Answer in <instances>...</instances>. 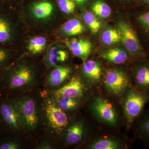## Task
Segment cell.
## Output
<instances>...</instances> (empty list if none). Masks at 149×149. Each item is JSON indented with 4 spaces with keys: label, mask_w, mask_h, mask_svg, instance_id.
<instances>
[{
    "label": "cell",
    "mask_w": 149,
    "mask_h": 149,
    "mask_svg": "<svg viewBox=\"0 0 149 149\" xmlns=\"http://www.w3.org/2000/svg\"><path fill=\"white\" fill-rule=\"evenodd\" d=\"M6 97H13L33 91L39 85V77L35 65L20 61L9 66L1 73Z\"/></svg>",
    "instance_id": "obj_1"
},
{
    "label": "cell",
    "mask_w": 149,
    "mask_h": 149,
    "mask_svg": "<svg viewBox=\"0 0 149 149\" xmlns=\"http://www.w3.org/2000/svg\"><path fill=\"white\" fill-rule=\"evenodd\" d=\"M42 125L52 138L62 136L69 124V118L56 102L53 95L41 96Z\"/></svg>",
    "instance_id": "obj_2"
},
{
    "label": "cell",
    "mask_w": 149,
    "mask_h": 149,
    "mask_svg": "<svg viewBox=\"0 0 149 149\" xmlns=\"http://www.w3.org/2000/svg\"><path fill=\"white\" fill-rule=\"evenodd\" d=\"M29 93L10 98L18 107L27 131L33 132L42 125L41 97L33 95Z\"/></svg>",
    "instance_id": "obj_3"
},
{
    "label": "cell",
    "mask_w": 149,
    "mask_h": 149,
    "mask_svg": "<svg viewBox=\"0 0 149 149\" xmlns=\"http://www.w3.org/2000/svg\"><path fill=\"white\" fill-rule=\"evenodd\" d=\"M0 123L5 133L19 135L27 132L18 107L13 100L8 97L0 99Z\"/></svg>",
    "instance_id": "obj_4"
},
{
    "label": "cell",
    "mask_w": 149,
    "mask_h": 149,
    "mask_svg": "<svg viewBox=\"0 0 149 149\" xmlns=\"http://www.w3.org/2000/svg\"><path fill=\"white\" fill-rule=\"evenodd\" d=\"M149 102V90H131L127 95L124 104V111L127 120L133 122L141 116L146 104Z\"/></svg>",
    "instance_id": "obj_5"
},
{
    "label": "cell",
    "mask_w": 149,
    "mask_h": 149,
    "mask_svg": "<svg viewBox=\"0 0 149 149\" xmlns=\"http://www.w3.org/2000/svg\"><path fill=\"white\" fill-rule=\"evenodd\" d=\"M105 85L112 94L120 95L129 84V78L125 72L118 69H111L106 73Z\"/></svg>",
    "instance_id": "obj_6"
},
{
    "label": "cell",
    "mask_w": 149,
    "mask_h": 149,
    "mask_svg": "<svg viewBox=\"0 0 149 149\" xmlns=\"http://www.w3.org/2000/svg\"><path fill=\"white\" fill-rule=\"evenodd\" d=\"M118 29L120 32L121 42L126 49L135 55H143V49L133 28L124 22H120L118 24Z\"/></svg>",
    "instance_id": "obj_7"
},
{
    "label": "cell",
    "mask_w": 149,
    "mask_h": 149,
    "mask_svg": "<svg viewBox=\"0 0 149 149\" xmlns=\"http://www.w3.org/2000/svg\"><path fill=\"white\" fill-rule=\"evenodd\" d=\"M72 72L70 67L62 65L54 67L46 78V87L51 91L61 88L70 80Z\"/></svg>",
    "instance_id": "obj_8"
},
{
    "label": "cell",
    "mask_w": 149,
    "mask_h": 149,
    "mask_svg": "<svg viewBox=\"0 0 149 149\" xmlns=\"http://www.w3.org/2000/svg\"><path fill=\"white\" fill-rule=\"evenodd\" d=\"M85 90V86L82 80L78 76H74L65 85L57 90L52 91L51 93L54 95L80 100L84 95Z\"/></svg>",
    "instance_id": "obj_9"
},
{
    "label": "cell",
    "mask_w": 149,
    "mask_h": 149,
    "mask_svg": "<svg viewBox=\"0 0 149 149\" xmlns=\"http://www.w3.org/2000/svg\"><path fill=\"white\" fill-rule=\"evenodd\" d=\"M93 109L95 113L104 122L114 125L117 122V116L111 104L105 99L97 97L93 104Z\"/></svg>",
    "instance_id": "obj_10"
},
{
    "label": "cell",
    "mask_w": 149,
    "mask_h": 149,
    "mask_svg": "<svg viewBox=\"0 0 149 149\" xmlns=\"http://www.w3.org/2000/svg\"><path fill=\"white\" fill-rule=\"evenodd\" d=\"M65 44L73 55L84 61L87 59L92 51V43L86 38H72L67 40Z\"/></svg>",
    "instance_id": "obj_11"
},
{
    "label": "cell",
    "mask_w": 149,
    "mask_h": 149,
    "mask_svg": "<svg viewBox=\"0 0 149 149\" xmlns=\"http://www.w3.org/2000/svg\"><path fill=\"white\" fill-rule=\"evenodd\" d=\"M85 131V125L81 120H76L70 123H69L63 134H64L65 144L72 146L80 143L84 138Z\"/></svg>",
    "instance_id": "obj_12"
},
{
    "label": "cell",
    "mask_w": 149,
    "mask_h": 149,
    "mask_svg": "<svg viewBox=\"0 0 149 149\" xmlns=\"http://www.w3.org/2000/svg\"><path fill=\"white\" fill-rule=\"evenodd\" d=\"M68 57L69 54L67 51L58 47H52L46 56V64L49 67L62 65L67 61Z\"/></svg>",
    "instance_id": "obj_13"
},
{
    "label": "cell",
    "mask_w": 149,
    "mask_h": 149,
    "mask_svg": "<svg viewBox=\"0 0 149 149\" xmlns=\"http://www.w3.org/2000/svg\"><path fill=\"white\" fill-rule=\"evenodd\" d=\"M82 73L83 77L89 81L98 82L101 77L102 67L98 62L89 60L83 63Z\"/></svg>",
    "instance_id": "obj_14"
},
{
    "label": "cell",
    "mask_w": 149,
    "mask_h": 149,
    "mask_svg": "<svg viewBox=\"0 0 149 149\" xmlns=\"http://www.w3.org/2000/svg\"><path fill=\"white\" fill-rule=\"evenodd\" d=\"M136 89L140 91L149 90V65L141 63L135 69Z\"/></svg>",
    "instance_id": "obj_15"
},
{
    "label": "cell",
    "mask_w": 149,
    "mask_h": 149,
    "mask_svg": "<svg viewBox=\"0 0 149 149\" xmlns=\"http://www.w3.org/2000/svg\"><path fill=\"white\" fill-rule=\"evenodd\" d=\"M102 58L115 64L124 63L128 58V54L120 48H110L104 50L100 53Z\"/></svg>",
    "instance_id": "obj_16"
},
{
    "label": "cell",
    "mask_w": 149,
    "mask_h": 149,
    "mask_svg": "<svg viewBox=\"0 0 149 149\" xmlns=\"http://www.w3.org/2000/svg\"><path fill=\"white\" fill-rule=\"evenodd\" d=\"M19 134L4 133L0 137V149H20L22 141Z\"/></svg>",
    "instance_id": "obj_17"
},
{
    "label": "cell",
    "mask_w": 149,
    "mask_h": 149,
    "mask_svg": "<svg viewBox=\"0 0 149 149\" xmlns=\"http://www.w3.org/2000/svg\"><path fill=\"white\" fill-rule=\"evenodd\" d=\"M53 10L52 4L48 1L35 3L31 8L33 16L38 19L47 18L52 15Z\"/></svg>",
    "instance_id": "obj_18"
},
{
    "label": "cell",
    "mask_w": 149,
    "mask_h": 149,
    "mask_svg": "<svg viewBox=\"0 0 149 149\" xmlns=\"http://www.w3.org/2000/svg\"><path fill=\"white\" fill-rule=\"evenodd\" d=\"M52 94L53 95L56 102L58 106L66 113L69 112L74 111L80 106V99L56 96Z\"/></svg>",
    "instance_id": "obj_19"
},
{
    "label": "cell",
    "mask_w": 149,
    "mask_h": 149,
    "mask_svg": "<svg viewBox=\"0 0 149 149\" xmlns=\"http://www.w3.org/2000/svg\"><path fill=\"white\" fill-rule=\"evenodd\" d=\"M85 28L81 22L77 18H73L66 22L62 27L65 34L69 36H76L82 34Z\"/></svg>",
    "instance_id": "obj_20"
},
{
    "label": "cell",
    "mask_w": 149,
    "mask_h": 149,
    "mask_svg": "<svg viewBox=\"0 0 149 149\" xmlns=\"http://www.w3.org/2000/svg\"><path fill=\"white\" fill-rule=\"evenodd\" d=\"M102 42L106 45L110 46L121 42L120 32L118 29L107 27L101 35Z\"/></svg>",
    "instance_id": "obj_21"
},
{
    "label": "cell",
    "mask_w": 149,
    "mask_h": 149,
    "mask_svg": "<svg viewBox=\"0 0 149 149\" xmlns=\"http://www.w3.org/2000/svg\"><path fill=\"white\" fill-rule=\"evenodd\" d=\"M47 40L44 37H37L32 38L29 41L27 49L29 52L33 55L41 53L45 50Z\"/></svg>",
    "instance_id": "obj_22"
},
{
    "label": "cell",
    "mask_w": 149,
    "mask_h": 149,
    "mask_svg": "<svg viewBox=\"0 0 149 149\" xmlns=\"http://www.w3.org/2000/svg\"><path fill=\"white\" fill-rule=\"evenodd\" d=\"M93 13L101 18L109 17L111 14L110 7L106 3L100 0L94 2L91 6Z\"/></svg>",
    "instance_id": "obj_23"
},
{
    "label": "cell",
    "mask_w": 149,
    "mask_h": 149,
    "mask_svg": "<svg viewBox=\"0 0 149 149\" xmlns=\"http://www.w3.org/2000/svg\"><path fill=\"white\" fill-rule=\"evenodd\" d=\"M82 17L92 33L97 34L101 27L102 23L95 15L91 12L86 11L83 14Z\"/></svg>",
    "instance_id": "obj_24"
},
{
    "label": "cell",
    "mask_w": 149,
    "mask_h": 149,
    "mask_svg": "<svg viewBox=\"0 0 149 149\" xmlns=\"http://www.w3.org/2000/svg\"><path fill=\"white\" fill-rule=\"evenodd\" d=\"M12 37V29L6 19L0 17V43L8 42Z\"/></svg>",
    "instance_id": "obj_25"
},
{
    "label": "cell",
    "mask_w": 149,
    "mask_h": 149,
    "mask_svg": "<svg viewBox=\"0 0 149 149\" xmlns=\"http://www.w3.org/2000/svg\"><path fill=\"white\" fill-rule=\"evenodd\" d=\"M117 141L111 139H102L95 141L90 146L92 149H116L120 148Z\"/></svg>",
    "instance_id": "obj_26"
},
{
    "label": "cell",
    "mask_w": 149,
    "mask_h": 149,
    "mask_svg": "<svg viewBox=\"0 0 149 149\" xmlns=\"http://www.w3.org/2000/svg\"><path fill=\"white\" fill-rule=\"evenodd\" d=\"M138 131L141 138L149 141V113L143 116L139 123Z\"/></svg>",
    "instance_id": "obj_27"
},
{
    "label": "cell",
    "mask_w": 149,
    "mask_h": 149,
    "mask_svg": "<svg viewBox=\"0 0 149 149\" xmlns=\"http://www.w3.org/2000/svg\"><path fill=\"white\" fill-rule=\"evenodd\" d=\"M58 3L62 11L66 14L73 13L76 8V3L73 0H58Z\"/></svg>",
    "instance_id": "obj_28"
},
{
    "label": "cell",
    "mask_w": 149,
    "mask_h": 149,
    "mask_svg": "<svg viewBox=\"0 0 149 149\" xmlns=\"http://www.w3.org/2000/svg\"><path fill=\"white\" fill-rule=\"evenodd\" d=\"M10 54L5 49L0 48V74L9 66L8 63L10 59Z\"/></svg>",
    "instance_id": "obj_29"
},
{
    "label": "cell",
    "mask_w": 149,
    "mask_h": 149,
    "mask_svg": "<svg viewBox=\"0 0 149 149\" xmlns=\"http://www.w3.org/2000/svg\"><path fill=\"white\" fill-rule=\"evenodd\" d=\"M141 26L149 35V11L141 14L138 17Z\"/></svg>",
    "instance_id": "obj_30"
},
{
    "label": "cell",
    "mask_w": 149,
    "mask_h": 149,
    "mask_svg": "<svg viewBox=\"0 0 149 149\" xmlns=\"http://www.w3.org/2000/svg\"><path fill=\"white\" fill-rule=\"evenodd\" d=\"M55 147V145L52 141L44 140L40 141L35 148L38 149H54Z\"/></svg>",
    "instance_id": "obj_31"
},
{
    "label": "cell",
    "mask_w": 149,
    "mask_h": 149,
    "mask_svg": "<svg viewBox=\"0 0 149 149\" xmlns=\"http://www.w3.org/2000/svg\"><path fill=\"white\" fill-rule=\"evenodd\" d=\"M5 97H6V96L2 81L1 74H0V99Z\"/></svg>",
    "instance_id": "obj_32"
},
{
    "label": "cell",
    "mask_w": 149,
    "mask_h": 149,
    "mask_svg": "<svg viewBox=\"0 0 149 149\" xmlns=\"http://www.w3.org/2000/svg\"><path fill=\"white\" fill-rule=\"evenodd\" d=\"M73 1L80 6H83L88 2V0H73Z\"/></svg>",
    "instance_id": "obj_33"
},
{
    "label": "cell",
    "mask_w": 149,
    "mask_h": 149,
    "mask_svg": "<svg viewBox=\"0 0 149 149\" xmlns=\"http://www.w3.org/2000/svg\"><path fill=\"white\" fill-rule=\"evenodd\" d=\"M4 133H5V132L1 124V123H0V137H1V136Z\"/></svg>",
    "instance_id": "obj_34"
},
{
    "label": "cell",
    "mask_w": 149,
    "mask_h": 149,
    "mask_svg": "<svg viewBox=\"0 0 149 149\" xmlns=\"http://www.w3.org/2000/svg\"><path fill=\"white\" fill-rule=\"evenodd\" d=\"M141 1L144 4L149 6V0H141Z\"/></svg>",
    "instance_id": "obj_35"
}]
</instances>
